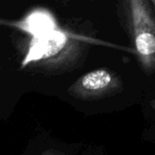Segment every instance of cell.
<instances>
[{"label":"cell","instance_id":"2","mask_svg":"<svg viewBox=\"0 0 155 155\" xmlns=\"http://www.w3.org/2000/svg\"><path fill=\"white\" fill-rule=\"evenodd\" d=\"M124 84L115 71L100 68L91 70L70 84L68 94L82 101H98L122 92Z\"/></svg>","mask_w":155,"mask_h":155},{"label":"cell","instance_id":"7","mask_svg":"<svg viewBox=\"0 0 155 155\" xmlns=\"http://www.w3.org/2000/svg\"><path fill=\"white\" fill-rule=\"evenodd\" d=\"M150 1L151 2V4H152L153 8H154V9H155V0H150Z\"/></svg>","mask_w":155,"mask_h":155},{"label":"cell","instance_id":"4","mask_svg":"<svg viewBox=\"0 0 155 155\" xmlns=\"http://www.w3.org/2000/svg\"><path fill=\"white\" fill-rule=\"evenodd\" d=\"M21 28L32 37L42 35L53 28V20L49 15L42 11H33L21 23Z\"/></svg>","mask_w":155,"mask_h":155},{"label":"cell","instance_id":"3","mask_svg":"<svg viewBox=\"0 0 155 155\" xmlns=\"http://www.w3.org/2000/svg\"><path fill=\"white\" fill-rule=\"evenodd\" d=\"M68 38L67 36L53 28L42 35L33 37L28 52L24 58L22 65L26 66L31 62L47 59L56 56L65 45H68Z\"/></svg>","mask_w":155,"mask_h":155},{"label":"cell","instance_id":"6","mask_svg":"<svg viewBox=\"0 0 155 155\" xmlns=\"http://www.w3.org/2000/svg\"><path fill=\"white\" fill-rule=\"evenodd\" d=\"M150 106L151 107L153 110H155V99H152L151 101H150Z\"/></svg>","mask_w":155,"mask_h":155},{"label":"cell","instance_id":"1","mask_svg":"<svg viewBox=\"0 0 155 155\" xmlns=\"http://www.w3.org/2000/svg\"><path fill=\"white\" fill-rule=\"evenodd\" d=\"M116 12L140 70L155 73V9L150 0H117Z\"/></svg>","mask_w":155,"mask_h":155},{"label":"cell","instance_id":"5","mask_svg":"<svg viewBox=\"0 0 155 155\" xmlns=\"http://www.w3.org/2000/svg\"><path fill=\"white\" fill-rule=\"evenodd\" d=\"M40 155H66V153L58 149H47Z\"/></svg>","mask_w":155,"mask_h":155}]
</instances>
